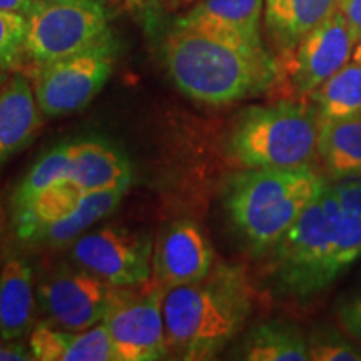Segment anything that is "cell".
<instances>
[{
    "mask_svg": "<svg viewBox=\"0 0 361 361\" xmlns=\"http://www.w3.org/2000/svg\"><path fill=\"white\" fill-rule=\"evenodd\" d=\"M252 311V288L241 266L219 263L200 281L162 298L168 351L186 361L213 360L239 335Z\"/></svg>",
    "mask_w": 361,
    "mask_h": 361,
    "instance_id": "obj_3",
    "label": "cell"
},
{
    "mask_svg": "<svg viewBox=\"0 0 361 361\" xmlns=\"http://www.w3.org/2000/svg\"><path fill=\"white\" fill-rule=\"evenodd\" d=\"M84 197L85 192L71 179L59 180L45 189L29 206L13 213V231L24 241H30L45 226L69 218L78 211Z\"/></svg>",
    "mask_w": 361,
    "mask_h": 361,
    "instance_id": "obj_20",
    "label": "cell"
},
{
    "mask_svg": "<svg viewBox=\"0 0 361 361\" xmlns=\"http://www.w3.org/2000/svg\"><path fill=\"white\" fill-rule=\"evenodd\" d=\"M338 323L351 340L361 345V295L351 298L338 310Z\"/></svg>",
    "mask_w": 361,
    "mask_h": 361,
    "instance_id": "obj_28",
    "label": "cell"
},
{
    "mask_svg": "<svg viewBox=\"0 0 361 361\" xmlns=\"http://www.w3.org/2000/svg\"><path fill=\"white\" fill-rule=\"evenodd\" d=\"M310 360L361 361V348L336 329H319L308 340Z\"/></svg>",
    "mask_w": 361,
    "mask_h": 361,
    "instance_id": "obj_26",
    "label": "cell"
},
{
    "mask_svg": "<svg viewBox=\"0 0 361 361\" xmlns=\"http://www.w3.org/2000/svg\"><path fill=\"white\" fill-rule=\"evenodd\" d=\"M263 16L264 0H200L176 20V27L201 30L250 47L264 49L261 37Z\"/></svg>",
    "mask_w": 361,
    "mask_h": 361,
    "instance_id": "obj_13",
    "label": "cell"
},
{
    "mask_svg": "<svg viewBox=\"0 0 361 361\" xmlns=\"http://www.w3.org/2000/svg\"><path fill=\"white\" fill-rule=\"evenodd\" d=\"M116 290L84 268L62 269L40 283L39 301L54 326L82 331L104 322Z\"/></svg>",
    "mask_w": 361,
    "mask_h": 361,
    "instance_id": "obj_11",
    "label": "cell"
},
{
    "mask_svg": "<svg viewBox=\"0 0 361 361\" xmlns=\"http://www.w3.org/2000/svg\"><path fill=\"white\" fill-rule=\"evenodd\" d=\"M42 126L32 80L24 72H12L0 87V166L25 149Z\"/></svg>",
    "mask_w": 361,
    "mask_h": 361,
    "instance_id": "obj_14",
    "label": "cell"
},
{
    "mask_svg": "<svg viewBox=\"0 0 361 361\" xmlns=\"http://www.w3.org/2000/svg\"><path fill=\"white\" fill-rule=\"evenodd\" d=\"M126 192H128V188L85 194L78 211H74L69 218L59 221V223L45 226L39 233H35L30 241L44 243L49 246H64L74 243L85 231H89V228H92L97 221L114 213Z\"/></svg>",
    "mask_w": 361,
    "mask_h": 361,
    "instance_id": "obj_22",
    "label": "cell"
},
{
    "mask_svg": "<svg viewBox=\"0 0 361 361\" xmlns=\"http://www.w3.org/2000/svg\"><path fill=\"white\" fill-rule=\"evenodd\" d=\"M7 231H8L7 213H6V207L2 204V201H0V259H2L4 256V246H6V241H7Z\"/></svg>",
    "mask_w": 361,
    "mask_h": 361,
    "instance_id": "obj_32",
    "label": "cell"
},
{
    "mask_svg": "<svg viewBox=\"0 0 361 361\" xmlns=\"http://www.w3.org/2000/svg\"><path fill=\"white\" fill-rule=\"evenodd\" d=\"M238 358L250 361H308V340L296 324L288 322L261 323L241 341Z\"/></svg>",
    "mask_w": 361,
    "mask_h": 361,
    "instance_id": "obj_21",
    "label": "cell"
},
{
    "mask_svg": "<svg viewBox=\"0 0 361 361\" xmlns=\"http://www.w3.org/2000/svg\"><path fill=\"white\" fill-rule=\"evenodd\" d=\"M59 4H89V6H106V0H47Z\"/></svg>",
    "mask_w": 361,
    "mask_h": 361,
    "instance_id": "obj_34",
    "label": "cell"
},
{
    "mask_svg": "<svg viewBox=\"0 0 361 361\" xmlns=\"http://www.w3.org/2000/svg\"><path fill=\"white\" fill-rule=\"evenodd\" d=\"M69 179L85 194L130 186L129 161L111 144L101 141L71 142Z\"/></svg>",
    "mask_w": 361,
    "mask_h": 361,
    "instance_id": "obj_18",
    "label": "cell"
},
{
    "mask_svg": "<svg viewBox=\"0 0 361 361\" xmlns=\"http://www.w3.org/2000/svg\"><path fill=\"white\" fill-rule=\"evenodd\" d=\"M213 266L214 251L201 226L180 219L169 224L156 241L149 283L168 291L200 281Z\"/></svg>",
    "mask_w": 361,
    "mask_h": 361,
    "instance_id": "obj_12",
    "label": "cell"
},
{
    "mask_svg": "<svg viewBox=\"0 0 361 361\" xmlns=\"http://www.w3.org/2000/svg\"><path fill=\"white\" fill-rule=\"evenodd\" d=\"M329 184L343 213L361 218V178H341Z\"/></svg>",
    "mask_w": 361,
    "mask_h": 361,
    "instance_id": "obj_27",
    "label": "cell"
},
{
    "mask_svg": "<svg viewBox=\"0 0 361 361\" xmlns=\"http://www.w3.org/2000/svg\"><path fill=\"white\" fill-rule=\"evenodd\" d=\"M111 35L106 6L42 0L29 16L22 72L32 74L40 67L87 51Z\"/></svg>",
    "mask_w": 361,
    "mask_h": 361,
    "instance_id": "obj_6",
    "label": "cell"
},
{
    "mask_svg": "<svg viewBox=\"0 0 361 361\" xmlns=\"http://www.w3.org/2000/svg\"><path fill=\"white\" fill-rule=\"evenodd\" d=\"M152 238L124 226H104L82 234L72 246L80 268L112 286H141L152 274Z\"/></svg>",
    "mask_w": 361,
    "mask_h": 361,
    "instance_id": "obj_10",
    "label": "cell"
},
{
    "mask_svg": "<svg viewBox=\"0 0 361 361\" xmlns=\"http://www.w3.org/2000/svg\"><path fill=\"white\" fill-rule=\"evenodd\" d=\"M29 348L37 361H112L111 336L104 323L74 331L54 324H37L29 335Z\"/></svg>",
    "mask_w": 361,
    "mask_h": 361,
    "instance_id": "obj_15",
    "label": "cell"
},
{
    "mask_svg": "<svg viewBox=\"0 0 361 361\" xmlns=\"http://www.w3.org/2000/svg\"><path fill=\"white\" fill-rule=\"evenodd\" d=\"M356 39L343 13L333 12L291 51L274 56L276 79L269 92L279 99L308 101L311 94L353 57Z\"/></svg>",
    "mask_w": 361,
    "mask_h": 361,
    "instance_id": "obj_7",
    "label": "cell"
},
{
    "mask_svg": "<svg viewBox=\"0 0 361 361\" xmlns=\"http://www.w3.org/2000/svg\"><path fill=\"white\" fill-rule=\"evenodd\" d=\"M336 7L338 0H264L263 25L276 56L296 47Z\"/></svg>",
    "mask_w": 361,
    "mask_h": 361,
    "instance_id": "obj_16",
    "label": "cell"
},
{
    "mask_svg": "<svg viewBox=\"0 0 361 361\" xmlns=\"http://www.w3.org/2000/svg\"><path fill=\"white\" fill-rule=\"evenodd\" d=\"M7 78H8V75H7V72H0V87H2L4 82H6Z\"/></svg>",
    "mask_w": 361,
    "mask_h": 361,
    "instance_id": "obj_36",
    "label": "cell"
},
{
    "mask_svg": "<svg viewBox=\"0 0 361 361\" xmlns=\"http://www.w3.org/2000/svg\"><path fill=\"white\" fill-rule=\"evenodd\" d=\"M34 360L29 345L20 340H7L0 336V361H29Z\"/></svg>",
    "mask_w": 361,
    "mask_h": 361,
    "instance_id": "obj_29",
    "label": "cell"
},
{
    "mask_svg": "<svg viewBox=\"0 0 361 361\" xmlns=\"http://www.w3.org/2000/svg\"><path fill=\"white\" fill-rule=\"evenodd\" d=\"M71 169V144H59L51 151L45 152L32 168L29 169L17 186L12 196V209H24L45 189L51 188L59 180L69 179Z\"/></svg>",
    "mask_w": 361,
    "mask_h": 361,
    "instance_id": "obj_24",
    "label": "cell"
},
{
    "mask_svg": "<svg viewBox=\"0 0 361 361\" xmlns=\"http://www.w3.org/2000/svg\"><path fill=\"white\" fill-rule=\"evenodd\" d=\"M29 17L0 11V72H22L25 66V42Z\"/></svg>",
    "mask_w": 361,
    "mask_h": 361,
    "instance_id": "obj_25",
    "label": "cell"
},
{
    "mask_svg": "<svg viewBox=\"0 0 361 361\" xmlns=\"http://www.w3.org/2000/svg\"><path fill=\"white\" fill-rule=\"evenodd\" d=\"M338 11L348 22L356 42L361 40V0H338Z\"/></svg>",
    "mask_w": 361,
    "mask_h": 361,
    "instance_id": "obj_30",
    "label": "cell"
},
{
    "mask_svg": "<svg viewBox=\"0 0 361 361\" xmlns=\"http://www.w3.org/2000/svg\"><path fill=\"white\" fill-rule=\"evenodd\" d=\"M42 0H0V11L17 12L29 17Z\"/></svg>",
    "mask_w": 361,
    "mask_h": 361,
    "instance_id": "obj_31",
    "label": "cell"
},
{
    "mask_svg": "<svg viewBox=\"0 0 361 361\" xmlns=\"http://www.w3.org/2000/svg\"><path fill=\"white\" fill-rule=\"evenodd\" d=\"M166 6H168L171 11H178V8L184 7H192L194 4H197L200 0H164Z\"/></svg>",
    "mask_w": 361,
    "mask_h": 361,
    "instance_id": "obj_33",
    "label": "cell"
},
{
    "mask_svg": "<svg viewBox=\"0 0 361 361\" xmlns=\"http://www.w3.org/2000/svg\"><path fill=\"white\" fill-rule=\"evenodd\" d=\"M116 64L114 37L87 51L29 74L42 114L62 117L82 111L111 79Z\"/></svg>",
    "mask_w": 361,
    "mask_h": 361,
    "instance_id": "obj_8",
    "label": "cell"
},
{
    "mask_svg": "<svg viewBox=\"0 0 361 361\" xmlns=\"http://www.w3.org/2000/svg\"><path fill=\"white\" fill-rule=\"evenodd\" d=\"M351 59H355V61H358L360 64H361V40H358V42H356L355 51H353V57H351Z\"/></svg>",
    "mask_w": 361,
    "mask_h": 361,
    "instance_id": "obj_35",
    "label": "cell"
},
{
    "mask_svg": "<svg viewBox=\"0 0 361 361\" xmlns=\"http://www.w3.org/2000/svg\"><path fill=\"white\" fill-rule=\"evenodd\" d=\"M308 102L313 104L322 123L361 114L360 62L351 59L311 94Z\"/></svg>",
    "mask_w": 361,
    "mask_h": 361,
    "instance_id": "obj_23",
    "label": "cell"
},
{
    "mask_svg": "<svg viewBox=\"0 0 361 361\" xmlns=\"http://www.w3.org/2000/svg\"><path fill=\"white\" fill-rule=\"evenodd\" d=\"M324 183L311 168L246 169L229 180L226 211L247 247L261 255L295 224Z\"/></svg>",
    "mask_w": 361,
    "mask_h": 361,
    "instance_id": "obj_4",
    "label": "cell"
},
{
    "mask_svg": "<svg viewBox=\"0 0 361 361\" xmlns=\"http://www.w3.org/2000/svg\"><path fill=\"white\" fill-rule=\"evenodd\" d=\"M35 322L34 271L27 259L12 256L0 266V336L22 340Z\"/></svg>",
    "mask_w": 361,
    "mask_h": 361,
    "instance_id": "obj_17",
    "label": "cell"
},
{
    "mask_svg": "<svg viewBox=\"0 0 361 361\" xmlns=\"http://www.w3.org/2000/svg\"><path fill=\"white\" fill-rule=\"evenodd\" d=\"M318 159L333 180L361 178V114L319 124Z\"/></svg>",
    "mask_w": 361,
    "mask_h": 361,
    "instance_id": "obj_19",
    "label": "cell"
},
{
    "mask_svg": "<svg viewBox=\"0 0 361 361\" xmlns=\"http://www.w3.org/2000/svg\"><path fill=\"white\" fill-rule=\"evenodd\" d=\"M164 61L180 92L214 107L269 92L276 79V61L266 47L176 25Z\"/></svg>",
    "mask_w": 361,
    "mask_h": 361,
    "instance_id": "obj_2",
    "label": "cell"
},
{
    "mask_svg": "<svg viewBox=\"0 0 361 361\" xmlns=\"http://www.w3.org/2000/svg\"><path fill=\"white\" fill-rule=\"evenodd\" d=\"M269 251L271 276L278 290L308 300L361 258V218L343 213L331 184L324 183Z\"/></svg>",
    "mask_w": 361,
    "mask_h": 361,
    "instance_id": "obj_1",
    "label": "cell"
},
{
    "mask_svg": "<svg viewBox=\"0 0 361 361\" xmlns=\"http://www.w3.org/2000/svg\"><path fill=\"white\" fill-rule=\"evenodd\" d=\"M319 124L308 101L251 106L229 133V156L246 169L311 168L318 157Z\"/></svg>",
    "mask_w": 361,
    "mask_h": 361,
    "instance_id": "obj_5",
    "label": "cell"
},
{
    "mask_svg": "<svg viewBox=\"0 0 361 361\" xmlns=\"http://www.w3.org/2000/svg\"><path fill=\"white\" fill-rule=\"evenodd\" d=\"M164 293L149 281L141 286H117L102 322L116 361H154L169 355L162 313Z\"/></svg>",
    "mask_w": 361,
    "mask_h": 361,
    "instance_id": "obj_9",
    "label": "cell"
}]
</instances>
